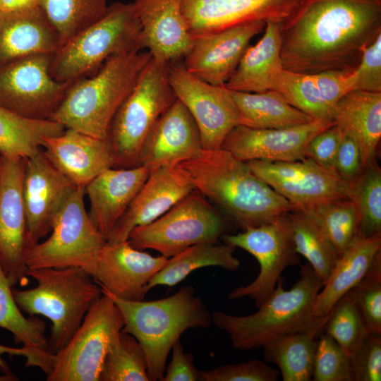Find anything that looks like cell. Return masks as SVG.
<instances>
[{"instance_id": "6da1fadb", "label": "cell", "mask_w": 381, "mask_h": 381, "mask_svg": "<svg viewBox=\"0 0 381 381\" xmlns=\"http://www.w3.org/2000/svg\"><path fill=\"white\" fill-rule=\"evenodd\" d=\"M381 34V0H300L282 23L283 69L353 71Z\"/></svg>"}, {"instance_id": "7a4b0ae2", "label": "cell", "mask_w": 381, "mask_h": 381, "mask_svg": "<svg viewBox=\"0 0 381 381\" xmlns=\"http://www.w3.org/2000/svg\"><path fill=\"white\" fill-rule=\"evenodd\" d=\"M176 166L195 190L219 206L243 230L268 223L292 208L245 162L222 148L203 150Z\"/></svg>"}, {"instance_id": "3957f363", "label": "cell", "mask_w": 381, "mask_h": 381, "mask_svg": "<svg viewBox=\"0 0 381 381\" xmlns=\"http://www.w3.org/2000/svg\"><path fill=\"white\" fill-rule=\"evenodd\" d=\"M281 277L271 295L248 315H233L222 311L212 314V323L226 332L236 349L248 351L262 347L282 335L310 332L319 336L326 320L316 318L313 306L323 282L307 263L301 266L300 279L289 290Z\"/></svg>"}, {"instance_id": "277c9868", "label": "cell", "mask_w": 381, "mask_h": 381, "mask_svg": "<svg viewBox=\"0 0 381 381\" xmlns=\"http://www.w3.org/2000/svg\"><path fill=\"white\" fill-rule=\"evenodd\" d=\"M152 57L148 51L109 58L89 78L73 82L51 120L105 140L114 116Z\"/></svg>"}, {"instance_id": "5b68a950", "label": "cell", "mask_w": 381, "mask_h": 381, "mask_svg": "<svg viewBox=\"0 0 381 381\" xmlns=\"http://www.w3.org/2000/svg\"><path fill=\"white\" fill-rule=\"evenodd\" d=\"M107 295L122 314V331L143 348L151 381L161 380L167 356L185 331L206 329L212 323V315L192 286H183L169 297L154 301H128Z\"/></svg>"}, {"instance_id": "8992f818", "label": "cell", "mask_w": 381, "mask_h": 381, "mask_svg": "<svg viewBox=\"0 0 381 381\" xmlns=\"http://www.w3.org/2000/svg\"><path fill=\"white\" fill-rule=\"evenodd\" d=\"M37 285L13 291L20 309L30 316L42 315L52 322L48 351L62 349L82 323L91 306L102 295L92 275L79 267L27 268Z\"/></svg>"}, {"instance_id": "52a82bcc", "label": "cell", "mask_w": 381, "mask_h": 381, "mask_svg": "<svg viewBox=\"0 0 381 381\" xmlns=\"http://www.w3.org/2000/svg\"><path fill=\"white\" fill-rule=\"evenodd\" d=\"M143 49L141 27L133 3L108 6L99 20L62 45L52 55L49 73L68 83L96 72L110 57Z\"/></svg>"}, {"instance_id": "ba28073f", "label": "cell", "mask_w": 381, "mask_h": 381, "mask_svg": "<svg viewBox=\"0 0 381 381\" xmlns=\"http://www.w3.org/2000/svg\"><path fill=\"white\" fill-rule=\"evenodd\" d=\"M171 64L150 58L134 87L114 116L107 140L114 168L140 166L145 139L176 97L169 81Z\"/></svg>"}, {"instance_id": "9c48e42d", "label": "cell", "mask_w": 381, "mask_h": 381, "mask_svg": "<svg viewBox=\"0 0 381 381\" xmlns=\"http://www.w3.org/2000/svg\"><path fill=\"white\" fill-rule=\"evenodd\" d=\"M85 187L75 186L54 219L49 237L27 249V268L79 267L92 277L106 238L85 206Z\"/></svg>"}, {"instance_id": "30bf717a", "label": "cell", "mask_w": 381, "mask_h": 381, "mask_svg": "<svg viewBox=\"0 0 381 381\" xmlns=\"http://www.w3.org/2000/svg\"><path fill=\"white\" fill-rule=\"evenodd\" d=\"M224 229L221 215L194 190L153 222L134 228L127 241L169 258L196 244L217 243Z\"/></svg>"}, {"instance_id": "8fae6325", "label": "cell", "mask_w": 381, "mask_h": 381, "mask_svg": "<svg viewBox=\"0 0 381 381\" xmlns=\"http://www.w3.org/2000/svg\"><path fill=\"white\" fill-rule=\"evenodd\" d=\"M123 327L113 299L102 295L91 306L67 344L53 353L47 381H99L110 347Z\"/></svg>"}, {"instance_id": "7c38bea8", "label": "cell", "mask_w": 381, "mask_h": 381, "mask_svg": "<svg viewBox=\"0 0 381 381\" xmlns=\"http://www.w3.org/2000/svg\"><path fill=\"white\" fill-rule=\"evenodd\" d=\"M222 238L225 243L248 252L260 265L252 282L229 294L231 300L248 296L259 307L271 295L285 269L300 264L287 214L241 233L224 234Z\"/></svg>"}, {"instance_id": "4fadbf2b", "label": "cell", "mask_w": 381, "mask_h": 381, "mask_svg": "<svg viewBox=\"0 0 381 381\" xmlns=\"http://www.w3.org/2000/svg\"><path fill=\"white\" fill-rule=\"evenodd\" d=\"M52 55H30L1 67L0 106L25 118L51 120L73 82L52 77Z\"/></svg>"}, {"instance_id": "5bb4252c", "label": "cell", "mask_w": 381, "mask_h": 381, "mask_svg": "<svg viewBox=\"0 0 381 381\" xmlns=\"http://www.w3.org/2000/svg\"><path fill=\"white\" fill-rule=\"evenodd\" d=\"M169 81L176 99L195 120L203 149H221L229 132L240 125L239 112L229 90L193 75L182 61L170 65Z\"/></svg>"}, {"instance_id": "9a60e30c", "label": "cell", "mask_w": 381, "mask_h": 381, "mask_svg": "<svg viewBox=\"0 0 381 381\" xmlns=\"http://www.w3.org/2000/svg\"><path fill=\"white\" fill-rule=\"evenodd\" d=\"M251 171L292 207H310L348 198L349 183L310 158L294 162H245Z\"/></svg>"}, {"instance_id": "2e32d148", "label": "cell", "mask_w": 381, "mask_h": 381, "mask_svg": "<svg viewBox=\"0 0 381 381\" xmlns=\"http://www.w3.org/2000/svg\"><path fill=\"white\" fill-rule=\"evenodd\" d=\"M25 159L2 156L0 166V262L11 284H26L27 226L23 196Z\"/></svg>"}, {"instance_id": "e0dca14e", "label": "cell", "mask_w": 381, "mask_h": 381, "mask_svg": "<svg viewBox=\"0 0 381 381\" xmlns=\"http://www.w3.org/2000/svg\"><path fill=\"white\" fill-rule=\"evenodd\" d=\"M265 26L264 21L253 20L194 37L182 63L200 80L223 86L235 72L250 40Z\"/></svg>"}, {"instance_id": "ac0fdd59", "label": "cell", "mask_w": 381, "mask_h": 381, "mask_svg": "<svg viewBox=\"0 0 381 381\" xmlns=\"http://www.w3.org/2000/svg\"><path fill=\"white\" fill-rule=\"evenodd\" d=\"M75 186L49 162L42 148L25 159L23 196L28 248L51 232L54 217Z\"/></svg>"}, {"instance_id": "d6986e66", "label": "cell", "mask_w": 381, "mask_h": 381, "mask_svg": "<svg viewBox=\"0 0 381 381\" xmlns=\"http://www.w3.org/2000/svg\"><path fill=\"white\" fill-rule=\"evenodd\" d=\"M333 124L332 121L315 120L279 129L238 125L227 135L221 148L243 162H294L305 158L310 140Z\"/></svg>"}, {"instance_id": "ffe728a7", "label": "cell", "mask_w": 381, "mask_h": 381, "mask_svg": "<svg viewBox=\"0 0 381 381\" xmlns=\"http://www.w3.org/2000/svg\"><path fill=\"white\" fill-rule=\"evenodd\" d=\"M167 259L137 249L128 241L107 242L92 277L104 294L128 301H141L149 291L150 280Z\"/></svg>"}, {"instance_id": "44dd1931", "label": "cell", "mask_w": 381, "mask_h": 381, "mask_svg": "<svg viewBox=\"0 0 381 381\" xmlns=\"http://www.w3.org/2000/svg\"><path fill=\"white\" fill-rule=\"evenodd\" d=\"M300 0H182V11L193 37L235 25L285 21Z\"/></svg>"}, {"instance_id": "7402d4cb", "label": "cell", "mask_w": 381, "mask_h": 381, "mask_svg": "<svg viewBox=\"0 0 381 381\" xmlns=\"http://www.w3.org/2000/svg\"><path fill=\"white\" fill-rule=\"evenodd\" d=\"M194 190L177 166L151 169L149 176L107 238V243L127 241L135 227L149 224Z\"/></svg>"}, {"instance_id": "603a6c76", "label": "cell", "mask_w": 381, "mask_h": 381, "mask_svg": "<svg viewBox=\"0 0 381 381\" xmlns=\"http://www.w3.org/2000/svg\"><path fill=\"white\" fill-rule=\"evenodd\" d=\"M198 126L178 99L161 115L145 139L140 165L150 169L173 167L203 150Z\"/></svg>"}, {"instance_id": "cb8c5ba5", "label": "cell", "mask_w": 381, "mask_h": 381, "mask_svg": "<svg viewBox=\"0 0 381 381\" xmlns=\"http://www.w3.org/2000/svg\"><path fill=\"white\" fill-rule=\"evenodd\" d=\"M141 27L143 49L172 64L190 50L193 37L182 11V0H133Z\"/></svg>"}, {"instance_id": "d4e9b609", "label": "cell", "mask_w": 381, "mask_h": 381, "mask_svg": "<svg viewBox=\"0 0 381 381\" xmlns=\"http://www.w3.org/2000/svg\"><path fill=\"white\" fill-rule=\"evenodd\" d=\"M353 71H326L304 74L282 70L274 90L291 105L315 120L332 121L339 99L353 90Z\"/></svg>"}, {"instance_id": "484cf974", "label": "cell", "mask_w": 381, "mask_h": 381, "mask_svg": "<svg viewBox=\"0 0 381 381\" xmlns=\"http://www.w3.org/2000/svg\"><path fill=\"white\" fill-rule=\"evenodd\" d=\"M42 150L49 162L73 185L85 187L104 170L113 167L107 140L72 128L44 138Z\"/></svg>"}, {"instance_id": "4316f807", "label": "cell", "mask_w": 381, "mask_h": 381, "mask_svg": "<svg viewBox=\"0 0 381 381\" xmlns=\"http://www.w3.org/2000/svg\"><path fill=\"white\" fill-rule=\"evenodd\" d=\"M151 169L140 165L133 168H109L85 187L90 202L89 217L106 239L141 188Z\"/></svg>"}, {"instance_id": "83f0119b", "label": "cell", "mask_w": 381, "mask_h": 381, "mask_svg": "<svg viewBox=\"0 0 381 381\" xmlns=\"http://www.w3.org/2000/svg\"><path fill=\"white\" fill-rule=\"evenodd\" d=\"M60 47L56 29L40 6L0 11V68L30 55L54 54Z\"/></svg>"}, {"instance_id": "f1b7e54d", "label": "cell", "mask_w": 381, "mask_h": 381, "mask_svg": "<svg viewBox=\"0 0 381 381\" xmlns=\"http://www.w3.org/2000/svg\"><path fill=\"white\" fill-rule=\"evenodd\" d=\"M332 119L357 143L363 169L372 162L381 138V92L349 91L336 104Z\"/></svg>"}, {"instance_id": "f546056e", "label": "cell", "mask_w": 381, "mask_h": 381, "mask_svg": "<svg viewBox=\"0 0 381 381\" xmlns=\"http://www.w3.org/2000/svg\"><path fill=\"white\" fill-rule=\"evenodd\" d=\"M381 251V234L371 237L357 235L337 260L329 277L318 294L313 315L326 320L334 304L365 276L375 256Z\"/></svg>"}, {"instance_id": "4dcf8cb0", "label": "cell", "mask_w": 381, "mask_h": 381, "mask_svg": "<svg viewBox=\"0 0 381 381\" xmlns=\"http://www.w3.org/2000/svg\"><path fill=\"white\" fill-rule=\"evenodd\" d=\"M282 23H265L261 39L248 47L235 72L225 83L228 90L246 92L274 90L276 78L283 70L280 56Z\"/></svg>"}, {"instance_id": "1f68e13d", "label": "cell", "mask_w": 381, "mask_h": 381, "mask_svg": "<svg viewBox=\"0 0 381 381\" xmlns=\"http://www.w3.org/2000/svg\"><path fill=\"white\" fill-rule=\"evenodd\" d=\"M229 90L240 115V125L254 128L279 129L315 121L289 104L275 90L246 92Z\"/></svg>"}, {"instance_id": "d6a6232c", "label": "cell", "mask_w": 381, "mask_h": 381, "mask_svg": "<svg viewBox=\"0 0 381 381\" xmlns=\"http://www.w3.org/2000/svg\"><path fill=\"white\" fill-rule=\"evenodd\" d=\"M287 214L297 253L308 260L324 284L339 258L334 246L310 209L292 207Z\"/></svg>"}, {"instance_id": "836d02e7", "label": "cell", "mask_w": 381, "mask_h": 381, "mask_svg": "<svg viewBox=\"0 0 381 381\" xmlns=\"http://www.w3.org/2000/svg\"><path fill=\"white\" fill-rule=\"evenodd\" d=\"M236 248L217 243H203L192 246L167 259L162 268L150 280L147 289L156 286H173L192 272L205 267H219L236 271L239 260L234 255Z\"/></svg>"}, {"instance_id": "e575fe53", "label": "cell", "mask_w": 381, "mask_h": 381, "mask_svg": "<svg viewBox=\"0 0 381 381\" xmlns=\"http://www.w3.org/2000/svg\"><path fill=\"white\" fill-rule=\"evenodd\" d=\"M64 130L55 121L25 118L0 106V153L4 157L28 158L42 147L45 138Z\"/></svg>"}, {"instance_id": "d590c367", "label": "cell", "mask_w": 381, "mask_h": 381, "mask_svg": "<svg viewBox=\"0 0 381 381\" xmlns=\"http://www.w3.org/2000/svg\"><path fill=\"white\" fill-rule=\"evenodd\" d=\"M318 337L310 332L279 337L262 346L265 362L278 367L284 381L312 380Z\"/></svg>"}, {"instance_id": "8d00e7d4", "label": "cell", "mask_w": 381, "mask_h": 381, "mask_svg": "<svg viewBox=\"0 0 381 381\" xmlns=\"http://www.w3.org/2000/svg\"><path fill=\"white\" fill-rule=\"evenodd\" d=\"M40 7L56 29L61 47L102 18L108 5L107 0H40Z\"/></svg>"}, {"instance_id": "74e56055", "label": "cell", "mask_w": 381, "mask_h": 381, "mask_svg": "<svg viewBox=\"0 0 381 381\" xmlns=\"http://www.w3.org/2000/svg\"><path fill=\"white\" fill-rule=\"evenodd\" d=\"M348 198L354 204L358 218V235L381 234V169L375 159L349 183Z\"/></svg>"}, {"instance_id": "f35d334b", "label": "cell", "mask_w": 381, "mask_h": 381, "mask_svg": "<svg viewBox=\"0 0 381 381\" xmlns=\"http://www.w3.org/2000/svg\"><path fill=\"white\" fill-rule=\"evenodd\" d=\"M11 287L0 262V327L10 332L15 341L23 346L48 351L45 323L35 316L27 318L23 315Z\"/></svg>"}, {"instance_id": "ab89813d", "label": "cell", "mask_w": 381, "mask_h": 381, "mask_svg": "<svg viewBox=\"0 0 381 381\" xmlns=\"http://www.w3.org/2000/svg\"><path fill=\"white\" fill-rule=\"evenodd\" d=\"M145 353L132 335L121 330L106 356L99 381H149Z\"/></svg>"}, {"instance_id": "60d3db41", "label": "cell", "mask_w": 381, "mask_h": 381, "mask_svg": "<svg viewBox=\"0 0 381 381\" xmlns=\"http://www.w3.org/2000/svg\"><path fill=\"white\" fill-rule=\"evenodd\" d=\"M323 332L334 339L349 356L369 334L352 290L341 297L332 307Z\"/></svg>"}, {"instance_id": "b9f144b4", "label": "cell", "mask_w": 381, "mask_h": 381, "mask_svg": "<svg viewBox=\"0 0 381 381\" xmlns=\"http://www.w3.org/2000/svg\"><path fill=\"white\" fill-rule=\"evenodd\" d=\"M317 217L340 256L358 233L356 207L349 198H342L307 207Z\"/></svg>"}, {"instance_id": "7bdbcfd3", "label": "cell", "mask_w": 381, "mask_h": 381, "mask_svg": "<svg viewBox=\"0 0 381 381\" xmlns=\"http://www.w3.org/2000/svg\"><path fill=\"white\" fill-rule=\"evenodd\" d=\"M313 381H353L349 355L325 332L317 339Z\"/></svg>"}, {"instance_id": "ee69618b", "label": "cell", "mask_w": 381, "mask_h": 381, "mask_svg": "<svg viewBox=\"0 0 381 381\" xmlns=\"http://www.w3.org/2000/svg\"><path fill=\"white\" fill-rule=\"evenodd\" d=\"M351 290L369 333L381 334V251Z\"/></svg>"}, {"instance_id": "f6af8a7d", "label": "cell", "mask_w": 381, "mask_h": 381, "mask_svg": "<svg viewBox=\"0 0 381 381\" xmlns=\"http://www.w3.org/2000/svg\"><path fill=\"white\" fill-rule=\"evenodd\" d=\"M278 369L266 362L253 359L200 371V381H277Z\"/></svg>"}, {"instance_id": "bcb514c9", "label": "cell", "mask_w": 381, "mask_h": 381, "mask_svg": "<svg viewBox=\"0 0 381 381\" xmlns=\"http://www.w3.org/2000/svg\"><path fill=\"white\" fill-rule=\"evenodd\" d=\"M350 358L353 381H380L381 334L369 333Z\"/></svg>"}, {"instance_id": "7dc6e473", "label": "cell", "mask_w": 381, "mask_h": 381, "mask_svg": "<svg viewBox=\"0 0 381 381\" xmlns=\"http://www.w3.org/2000/svg\"><path fill=\"white\" fill-rule=\"evenodd\" d=\"M355 72L353 90L381 92V34L365 49Z\"/></svg>"}, {"instance_id": "c3c4849f", "label": "cell", "mask_w": 381, "mask_h": 381, "mask_svg": "<svg viewBox=\"0 0 381 381\" xmlns=\"http://www.w3.org/2000/svg\"><path fill=\"white\" fill-rule=\"evenodd\" d=\"M343 136L340 128L333 124L310 140L306 149L305 157L335 171V157Z\"/></svg>"}, {"instance_id": "681fc988", "label": "cell", "mask_w": 381, "mask_h": 381, "mask_svg": "<svg viewBox=\"0 0 381 381\" xmlns=\"http://www.w3.org/2000/svg\"><path fill=\"white\" fill-rule=\"evenodd\" d=\"M4 353L23 356L26 358V367H37L47 375L53 367V353L48 351H39L26 346L11 347L0 344V381H14L17 377L11 373L8 365L1 358Z\"/></svg>"}, {"instance_id": "f907efd6", "label": "cell", "mask_w": 381, "mask_h": 381, "mask_svg": "<svg viewBox=\"0 0 381 381\" xmlns=\"http://www.w3.org/2000/svg\"><path fill=\"white\" fill-rule=\"evenodd\" d=\"M337 174L349 183L354 180L363 169L359 147L354 140L344 134L334 161Z\"/></svg>"}, {"instance_id": "816d5d0a", "label": "cell", "mask_w": 381, "mask_h": 381, "mask_svg": "<svg viewBox=\"0 0 381 381\" xmlns=\"http://www.w3.org/2000/svg\"><path fill=\"white\" fill-rule=\"evenodd\" d=\"M171 360L161 381H198L200 371L193 364V356L186 353L179 340L171 348Z\"/></svg>"}, {"instance_id": "f5cc1de1", "label": "cell", "mask_w": 381, "mask_h": 381, "mask_svg": "<svg viewBox=\"0 0 381 381\" xmlns=\"http://www.w3.org/2000/svg\"><path fill=\"white\" fill-rule=\"evenodd\" d=\"M40 0H0V11L18 12L40 6Z\"/></svg>"}, {"instance_id": "db71d44e", "label": "cell", "mask_w": 381, "mask_h": 381, "mask_svg": "<svg viewBox=\"0 0 381 381\" xmlns=\"http://www.w3.org/2000/svg\"><path fill=\"white\" fill-rule=\"evenodd\" d=\"M1 159H2V155L0 153V166H1Z\"/></svg>"}]
</instances>
